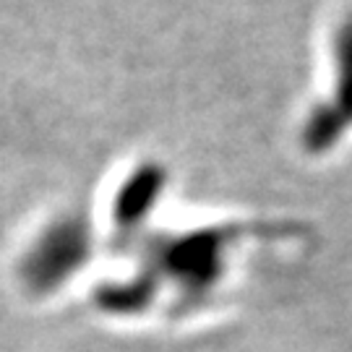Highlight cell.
Here are the masks:
<instances>
[{
    "label": "cell",
    "instance_id": "6da1fadb",
    "mask_svg": "<svg viewBox=\"0 0 352 352\" xmlns=\"http://www.w3.org/2000/svg\"><path fill=\"white\" fill-rule=\"evenodd\" d=\"M230 240V232L214 230L162 238L149 248L141 269L157 282V287L173 285L183 302L206 300L225 279Z\"/></svg>",
    "mask_w": 352,
    "mask_h": 352
},
{
    "label": "cell",
    "instance_id": "3957f363",
    "mask_svg": "<svg viewBox=\"0 0 352 352\" xmlns=\"http://www.w3.org/2000/svg\"><path fill=\"white\" fill-rule=\"evenodd\" d=\"M162 177L157 170H141L120 188L113 206L115 232L118 238H128L141 227V222L149 217L151 206L160 196Z\"/></svg>",
    "mask_w": 352,
    "mask_h": 352
},
{
    "label": "cell",
    "instance_id": "277c9868",
    "mask_svg": "<svg viewBox=\"0 0 352 352\" xmlns=\"http://www.w3.org/2000/svg\"><path fill=\"white\" fill-rule=\"evenodd\" d=\"M157 282L139 269L133 277L120 279V282H107L94 289V302L97 308L110 316H136L149 311L157 300Z\"/></svg>",
    "mask_w": 352,
    "mask_h": 352
},
{
    "label": "cell",
    "instance_id": "7a4b0ae2",
    "mask_svg": "<svg viewBox=\"0 0 352 352\" xmlns=\"http://www.w3.org/2000/svg\"><path fill=\"white\" fill-rule=\"evenodd\" d=\"M91 256V227L84 217L68 214L45 227L21 261V279L32 292L47 295L63 287Z\"/></svg>",
    "mask_w": 352,
    "mask_h": 352
}]
</instances>
